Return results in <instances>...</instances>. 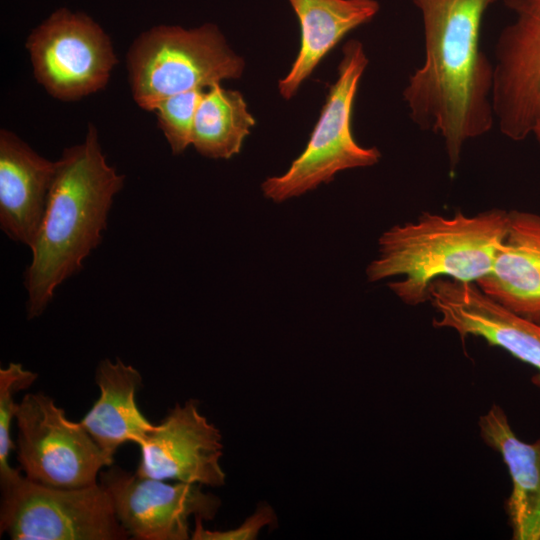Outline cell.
<instances>
[{
  "label": "cell",
  "instance_id": "1",
  "mask_svg": "<svg viewBox=\"0 0 540 540\" xmlns=\"http://www.w3.org/2000/svg\"><path fill=\"white\" fill-rule=\"evenodd\" d=\"M497 0H413L421 14L424 61L403 91L412 121L439 135L451 171L465 144L495 124L493 63L481 48L483 17Z\"/></svg>",
  "mask_w": 540,
  "mask_h": 540
},
{
  "label": "cell",
  "instance_id": "2",
  "mask_svg": "<svg viewBox=\"0 0 540 540\" xmlns=\"http://www.w3.org/2000/svg\"><path fill=\"white\" fill-rule=\"evenodd\" d=\"M124 181L107 163L93 125L82 143L63 151L25 271L28 319L43 314L56 289L78 273L99 246Z\"/></svg>",
  "mask_w": 540,
  "mask_h": 540
},
{
  "label": "cell",
  "instance_id": "3",
  "mask_svg": "<svg viewBox=\"0 0 540 540\" xmlns=\"http://www.w3.org/2000/svg\"><path fill=\"white\" fill-rule=\"evenodd\" d=\"M508 211L446 217L423 212L415 221L394 225L378 240V256L366 268L368 281L388 283L405 304L429 302L430 284L439 278L476 283L493 265L505 236Z\"/></svg>",
  "mask_w": 540,
  "mask_h": 540
},
{
  "label": "cell",
  "instance_id": "4",
  "mask_svg": "<svg viewBox=\"0 0 540 540\" xmlns=\"http://www.w3.org/2000/svg\"><path fill=\"white\" fill-rule=\"evenodd\" d=\"M127 62L133 98L149 111L174 94L239 78L245 66L213 24L153 27L131 45Z\"/></svg>",
  "mask_w": 540,
  "mask_h": 540
},
{
  "label": "cell",
  "instance_id": "5",
  "mask_svg": "<svg viewBox=\"0 0 540 540\" xmlns=\"http://www.w3.org/2000/svg\"><path fill=\"white\" fill-rule=\"evenodd\" d=\"M367 65L362 43L348 41L343 47L337 80L328 91L305 149L285 173L262 182L265 198L281 203L331 182L341 171L379 162L380 151L359 145L352 133L353 104Z\"/></svg>",
  "mask_w": 540,
  "mask_h": 540
},
{
  "label": "cell",
  "instance_id": "6",
  "mask_svg": "<svg viewBox=\"0 0 540 540\" xmlns=\"http://www.w3.org/2000/svg\"><path fill=\"white\" fill-rule=\"evenodd\" d=\"M0 485V530L10 539L122 540L129 536L100 483L56 488L18 472Z\"/></svg>",
  "mask_w": 540,
  "mask_h": 540
},
{
  "label": "cell",
  "instance_id": "7",
  "mask_svg": "<svg viewBox=\"0 0 540 540\" xmlns=\"http://www.w3.org/2000/svg\"><path fill=\"white\" fill-rule=\"evenodd\" d=\"M15 450L24 475L56 488L95 485L101 471L113 464L80 422L66 417L54 399L27 393L17 403Z\"/></svg>",
  "mask_w": 540,
  "mask_h": 540
},
{
  "label": "cell",
  "instance_id": "8",
  "mask_svg": "<svg viewBox=\"0 0 540 540\" xmlns=\"http://www.w3.org/2000/svg\"><path fill=\"white\" fill-rule=\"evenodd\" d=\"M37 81L53 97L77 100L107 84L117 63L111 41L89 16L60 8L29 35Z\"/></svg>",
  "mask_w": 540,
  "mask_h": 540
},
{
  "label": "cell",
  "instance_id": "9",
  "mask_svg": "<svg viewBox=\"0 0 540 540\" xmlns=\"http://www.w3.org/2000/svg\"><path fill=\"white\" fill-rule=\"evenodd\" d=\"M115 515L127 534L138 540H187L189 519L212 520L221 501L201 485L145 478L117 466L101 471Z\"/></svg>",
  "mask_w": 540,
  "mask_h": 540
},
{
  "label": "cell",
  "instance_id": "10",
  "mask_svg": "<svg viewBox=\"0 0 540 540\" xmlns=\"http://www.w3.org/2000/svg\"><path fill=\"white\" fill-rule=\"evenodd\" d=\"M515 19L495 46L491 101L495 123L513 141L532 133L540 111V4L505 0Z\"/></svg>",
  "mask_w": 540,
  "mask_h": 540
},
{
  "label": "cell",
  "instance_id": "11",
  "mask_svg": "<svg viewBox=\"0 0 540 540\" xmlns=\"http://www.w3.org/2000/svg\"><path fill=\"white\" fill-rule=\"evenodd\" d=\"M139 447L135 473L141 477L213 487L225 483L222 436L196 400L171 408Z\"/></svg>",
  "mask_w": 540,
  "mask_h": 540
},
{
  "label": "cell",
  "instance_id": "12",
  "mask_svg": "<svg viewBox=\"0 0 540 540\" xmlns=\"http://www.w3.org/2000/svg\"><path fill=\"white\" fill-rule=\"evenodd\" d=\"M428 293L438 313L434 327L455 330L463 342L476 336L504 349L537 370L532 383L540 389V323L501 305L474 282L439 278Z\"/></svg>",
  "mask_w": 540,
  "mask_h": 540
},
{
  "label": "cell",
  "instance_id": "13",
  "mask_svg": "<svg viewBox=\"0 0 540 540\" xmlns=\"http://www.w3.org/2000/svg\"><path fill=\"white\" fill-rule=\"evenodd\" d=\"M57 161H50L14 133L0 132V228L29 249L43 220Z\"/></svg>",
  "mask_w": 540,
  "mask_h": 540
},
{
  "label": "cell",
  "instance_id": "14",
  "mask_svg": "<svg viewBox=\"0 0 540 540\" xmlns=\"http://www.w3.org/2000/svg\"><path fill=\"white\" fill-rule=\"evenodd\" d=\"M476 284L513 312L540 323V215L508 211V225L490 272Z\"/></svg>",
  "mask_w": 540,
  "mask_h": 540
},
{
  "label": "cell",
  "instance_id": "15",
  "mask_svg": "<svg viewBox=\"0 0 540 540\" xmlns=\"http://www.w3.org/2000/svg\"><path fill=\"white\" fill-rule=\"evenodd\" d=\"M482 440L498 452L512 482L504 508L513 540H540V437L524 442L505 411L493 405L478 421Z\"/></svg>",
  "mask_w": 540,
  "mask_h": 540
},
{
  "label": "cell",
  "instance_id": "16",
  "mask_svg": "<svg viewBox=\"0 0 540 540\" xmlns=\"http://www.w3.org/2000/svg\"><path fill=\"white\" fill-rule=\"evenodd\" d=\"M95 382L99 397L80 423L111 459L118 448L133 442L140 446L154 430L136 404L142 384L140 372L117 358L99 362Z\"/></svg>",
  "mask_w": 540,
  "mask_h": 540
},
{
  "label": "cell",
  "instance_id": "17",
  "mask_svg": "<svg viewBox=\"0 0 540 540\" xmlns=\"http://www.w3.org/2000/svg\"><path fill=\"white\" fill-rule=\"evenodd\" d=\"M298 17L300 49L287 75L278 81L280 95L291 99L320 61L353 29L379 11L376 0H288Z\"/></svg>",
  "mask_w": 540,
  "mask_h": 540
},
{
  "label": "cell",
  "instance_id": "18",
  "mask_svg": "<svg viewBox=\"0 0 540 540\" xmlns=\"http://www.w3.org/2000/svg\"><path fill=\"white\" fill-rule=\"evenodd\" d=\"M254 125L242 94L215 84L205 89L200 98L191 145L204 157L230 159L240 152Z\"/></svg>",
  "mask_w": 540,
  "mask_h": 540
},
{
  "label": "cell",
  "instance_id": "19",
  "mask_svg": "<svg viewBox=\"0 0 540 540\" xmlns=\"http://www.w3.org/2000/svg\"><path fill=\"white\" fill-rule=\"evenodd\" d=\"M37 374L25 369L20 363H9L0 369V481L19 472L9 465V456L15 444L11 439V424L18 402L15 395L28 389L37 379Z\"/></svg>",
  "mask_w": 540,
  "mask_h": 540
},
{
  "label": "cell",
  "instance_id": "20",
  "mask_svg": "<svg viewBox=\"0 0 540 540\" xmlns=\"http://www.w3.org/2000/svg\"><path fill=\"white\" fill-rule=\"evenodd\" d=\"M205 89H193L158 102L153 111L173 154L183 153L191 145L196 110Z\"/></svg>",
  "mask_w": 540,
  "mask_h": 540
},
{
  "label": "cell",
  "instance_id": "21",
  "mask_svg": "<svg viewBox=\"0 0 540 540\" xmlns=\"http://www.w3.org/2000/svg\"><path fill=\"white\" fill-rule=\"evenodd\" d=\"M276 521L273 509L262 505L247 518L238 528L228 531H210L203 527L201 519H195V527L191 532L194 540H253L260 530Z\"/></svg>",
  "mask_w": 540,
  "mask_h": 540
},
{
  "label": "cell",
  "instance_id": "22",
  "mask_svg": "<svg viewBox=\"0 0 540 540\" xmlns=\"http://www.w3.org/2000/svg\"><path fill=\"white\" fill-rule=\"evenodd\" d=\"M531 135H533L540 147V111L537 115V118L535 120V123L533 125V129H532V133Z\"/></svg>",
  "mask_w": 540,
  "mask_h": 540
},
{
  "label": "cell",
  "instance_id": "23",
  "mask_svg": "<svg viewBox=\"0 0 540 540\" xmlns=\"http://www.w3.org/2000/svg\"><path fill=\"white\" fill-rule=\"evenodd\" d=\"M528 1H531V2H533V3L540 4V0H528Z\"/></svg>",
  "mask_w": 540,
  "mask_h": 540
}]
</instances>
